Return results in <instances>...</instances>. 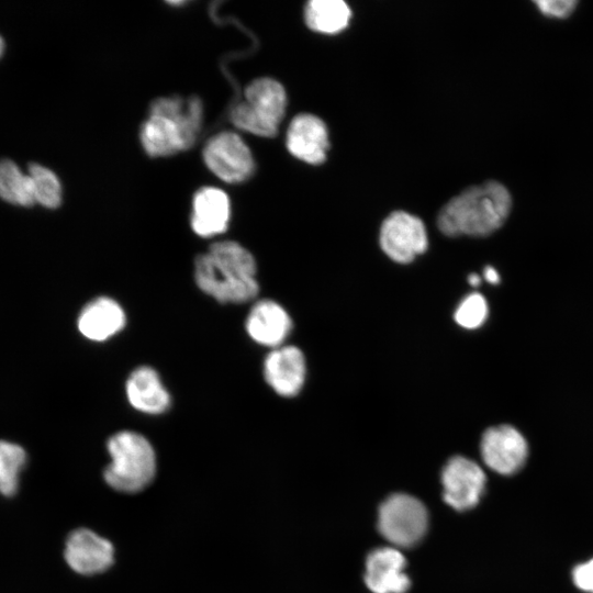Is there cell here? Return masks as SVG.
<instances>
[{"label": "cell", "mask_w": 593, "mask_h": 593, "mask_svg": "<svg viewBox=\"0 0 593 593\" xmlns=\"http://www.w3.org/2000/svg\"><path fill=\"white\" fill-rule=\"evenodd\" d=\"M251 253L234 240H221L194 260L198 288L220 303H245L259 291Z\"/></svg>", "instance_id": "6da1fadb"}, {"label": "cell", "mask_w": 593, "mask_h": 593, "mask_svg": "<svg viewBox=\"0 0 593 593\" xmlns=\"http://www.w3.org/2000/svg\"><path fill=\"white\" fill-rule=\"evenodd\" d=\"M511 208L508 190L488 181L452 198L439 212L437 225L447 236H486L503 225Z\"/></svg>", "instance_id": "7a4b0ae2"}, {"label": "cell", "mask_w": 593, "mask_h": 593, "mask_svg": "<svg viewBox=\"0 0 593 593\" xmlns=\"http://www.w3.org/2000/svg\"><path fill=\"white\" fill-rule=\"evenodd\" d=\"M111 462L103 470L105 483L122 493H138L156 474V454L149 440L133 430H121L107 441Z\"/></svg>", "instance_id": "3957f363"}, {"label": "cell", "mask_w": 593, "mask_h": 593, "mask_svg": "<svg viewBox=\"0 0 593 593\" xmlns=\"http://www.w3.org/2000/svg\"><path fill=\"white\" fill-rule=\"evenodd\" d=\"M287 105L283 87L275 79L259 78L245 89V100L231 113L232 122L239 130L257 136L276 135Z\"/></svg>", "instance_id": "277c9868"}, {"label": "cell", "mask_w": 593, "mask_h": 593, "mask_svg": "<svg viewBox=\"0 0 593 593\" xmlns=\"http://www.w3.org/2000/svg\"><path fill=\"white\" fill-rule=\"evenodd\" d=\"M427 526L425 505L410 494H392L379 507V533L395 548L415 546L424 537Z\"/></svg>", "instance_id": "5b68a950"}, {"label": "cell", "mask_w": 593, "mask_h": 593, "mask_svg": "<svg viewBox=\"0 0 593 593\" xmlns=\"http://www.w3.org/2000/svg\"><path fill=\"white\" fill-rule=\"evenodd\" d=\"M203 160L216 177L228 183L245 181L255 169L249 147L238 134L230 131L209 139L203 148Z\"/></svg>", "instance_id": "8992f818"}, {"label": "cell", "mask_w": 593, "mask_h": 593, "mask_svg": "<svg viewBox=\"0 0 593 593\" xmlns=\"http://www.w3.org/2000/svg\"><path fill=\"white\" fill-rule=\"evenodd\" d=\"M379 240L383 253L399 264L411 262L428 246L422 220L403 211L393 212L383 221Z\"/></svg>", "instance_id": "52a82bcc"}, {"label": "cell", "mask_w": 593, "mask_h": 593, "mask_svg": "<svg viewBox=\"0 0 593 593\" xmlns=\"http://www.w3.org/2000/svg\"><path fill=\"white\" fill-rule=\"evenodd\" d=\"M485 483L482 468L463 456L450 458L441 471L444 501L456 511L474 507L484 492Z\"/></svg>", "instance_id": "ba28073f"}, {"label": "cell", "mask_w": 593, "mask_h": 593, "mask_svg": "<svg viewBox=\"0 0 593 593\" xmlns=\"http://www.w3.org/2000/svg\"><path fill=\"white\" fill-rule=\"evenodd\" d=\"M480 452L486 467L500 474L510 475L525 465L528 445L518 429L502 424L492 426L483 433Z\"/></svg>", "instance_id": "9c48e42d"}, {"label": "cell", "mask_w": 593, "mask_h": 593, "mask_svg": "<svg viewBox=\"0 0 593 593\" xmlns=\"http://www.w3.org/2000/svg\"><path fill=\"white\" fill-rule=\"evenodd\" d=\"M114 553L112 542L89 528L72 530L65 542V560L81 575L105 572L114 563Z\"/></svg>", "instance_id": "30bf717a"}, {"label": "cell", "mask_w": 593, "mask_h": 593, "mask_svg": "<svg viewBox=\"0 0 593 593\" xmlns=\"http://www.w3.org/2000/svg\"><path fill=\"white\" fill-rule=\"evenodd\" d=\"M306 363L302 350L292 345L271 349L264 360V378L279 395L291 398L302 390Z\"/></svg>", "instance_id": "8fae6325"}, {"label": "cell", "mask_w": 593, "mask_h": 593, "mask_svg": "<svg viewBox=\"0 0 593 593\" xmlns=\"http://www.w3.org/2000/svg\"><path fill=\"white\" fill-rule=\"evenodd\" d=\"M406 560L395 547H380L366 559L365 583L373 593H405L411 581Z\"/></svg>", "instance_id": "7c38bea8"}, {"label": "cell", "mask_w": 593, "mask_h": 593, "mask_svg": "<svg viewBox=\"0 0 593 593\" xmlns=\"http://www.w3.org/2000/svg\"><path fill=\"white\" fill-rule=\"evenodd\" d=\"M144 150L152 157L169 156L190 148L195 138L175 118L150 112L139 132Z\"/></svg>", "instance_id": "4fadbf2b"}, {"label": "cell", "mask_w": 593, "mask_h": 593, "mask_svg": "<svg viewBox=\"0 0 593 593\" xmlns=\"http://www.w3.org/2000/svg\"><path fill=\"white\" fill-rule=\"evenodd\" d=\"M292 326V320L284 307L269 299L257 301L245 322L248 336L255 343L272 349L283 345Z\"/></svg>", "instance_id": "5bb4252c"}, {"label": "cell", "mask_w": 593, "mask_h": 593, "mask_svg": "<svg viewBox=\"0 0 593 593\" xmlns=\"http://www.w3.org/2000/svg\"><path fill=\"white\" fill-rule=\"evenodd\" d=\"M287 147L294 157L307 164L323 163L328 148L324 122L309 113L296 115L287 132Z\"/></svg>", "instance_id": "9a60e30c"}, {"label": "cell", "mask_w": 593, "mask_h": 593, "mask_svg": "<svg viewBox=\"0 0 593 593\" xmlns=\"http://www.w3.org/2000/svg\"><path fill=\"white\" fill-rule=\"evenodd\" d=\"M231 217L227 194L214 187L199 189L192 200L190 223L201 237H212L226 231Z\"/></svg>", "instance_id": "2e32d148"}, {"label": "cell", "mask_w": 593, "mask_h": 593, "mask_svg": "<svg viewBox=\"0 0 593 593\" xmlns=\"http://www.w3.org/2000/svg\"><path fill=\"white\" fill-rule=\"evenodd\" d=\"M126 324V314L114 299L98 296L87 303L77 321L83 337L92 342H104L120 333Z\"/></svg>", "instance_id": "e0dca14e"}, {"label": "cell", "mask_w": 593, "mask_h": 593, "mask_svg": "<svg viewBox=\"0 0 593 593\" xmlns=\"http://www.w3.org/2000/svg\"><path fill=\"white\" fill-rule=\"evenodd\" d=\"M126 398L131 406L146 414L165 413L171 404L170 394L158 372L148 366L135 368L125 384Z\"/></svg>", "instance_id": "ac0fdd59"}, {"label": "cell", "mask_w": 593, "mask_h": 593, "mask_svg": "<svg viewBox=\"0 0 593 593\" xmlns=\"http://www.w3.org/2000/svg\"><path fill=\"white\" fill-rule=\"evenodd\" d=\"M304 15L310 29L334 34L348 25L351 12L343 0H312L306 4Z\"/></svg>", "instance_id": "d6986e66"}, {"label": "cell", "mask_w": 593, "mask_h": 593, "mask_svg": "<svg viewBox=\"0 0 593 593\" xmlns=\"http://www.w3.org/2000/svg\"><path fill=\"white\" fill-rule=\"evenodd\" d=\"M0 199L23 208L36 203L31 178L11 159L0 160Z\"/></svg>", "instance_id": "ffe728a7"}, {"label": "cell", "mask_w": 593, "mask_h": 593, "mask_svg": "<svg viewBox=\"0 0 593 593\" xmlns=\"http://www.w3.org/2000/svg\"><path fill=\"white\" fill-rule=\"evenodd\" d=\"M26 463L25 450L10 441L0 440V493L13 496L19 488V474Z\"/></svg>", "instance_id": "44dd1931"}, {"label": "cell", "mask_w": 593, "mask_h": 593, "mask_svg": "<svg viewBox=\"0 0 593 593\" xmlns=\"http://www.w3.org/2000/svg\"><path fill=\"white\" fill-rule=\"evenodd\" d=\"M27 175L33 184L35 202L46 209L58 208L63 199V189L57 175L37 163L29 165Z\"/></svg>", "instance_id": "7402d4cb"}, {"label": "cell", "mask_w": 593, "mask_h": 593, "mask_svg": "<svg viewBox=\"0 0 593 593\" xmlns=\"http://www.w3.org/2000/svg\"><path fill=\"white\" fill-rule=\"evenodd\" d=\"M488 315L489 306L485 298L478 292H473L460 301L454 317L459 326L475 329L484 324Z\"/></svg>", "instance_id": "603a6c76"}, {"label": "cell", "mask_w": 593, "mask_h": 593, "mask_svg": "<svg viewBox=\"0 0 593 593\" xmlns=\"http://www.w3.org/2000/svg\"><path fill=\"white\" fill-rule=\"evenodd\" d=\"M538 11L548 18L563 19L569 16L577 7L573 0H538L535 1Z\"/></svg>", "instance_id": "cb8c5ba5"}, {"label": "cell", "mask_w": 593, "mask_h": 593, "mask_svg": "<svg viewBox=\"0 0 593 593\" xmlns=\"http://www.w3.org/2000/svg\"><path fill=\"white\" fill-rule=\"evenodd\" d=\"M572 579L580 590L593 593V559L578 564L572 571Z\"/></svg>", "instance_id": "d4e9b609"}, {"label": "cell", "mask_w": 593, "mask_h": 593, "mask_svg": "<svg viewBox=\"0 0 593 593\" xmlns=\"http://www.w3.org/2000/svg\"><path fill=\"white\" fill-rule=\"evenodd\" d=\"M484 279L491 284H497L500 282V276L496 269L491 266H486L483 270Z\"/></svg>", "instance_id": "484cf974"}, {"label": "cell", "mask_w": 593, "mask_h": 593, "mask_svg": "<svg viewBox=\"0 0 593 593\" xmlns=\"http://www.w3.org/2000/svg\"><path fill=\"white\" fill-rule=\"evenodd\" d=\"M468 282H469L470 286L475 288V287H479L481 284V278L477 273H471L468 277Z\"/></svg>", "instance_id": "4316f807"}, {"label": "cell", "mask_w": 593, "mask_h": 593, "mask_svg": "<svg viewBox=\"0 0 593 593\" xmlns=\"http://www.w3.org/2000/svg\"><path fill=\"white\" fill-rule=\"evenodd\" d=\"M5 51V42L3 37L0 35V59L2 58Z\"/></svg>", "instance_id": "83f0119b"}]
</instances>
